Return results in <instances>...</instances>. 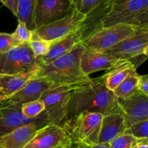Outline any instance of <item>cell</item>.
Here are the masks:
<instances>
[{"label": "cell", "mask_w": 148, "mask_h": 148, "mask_svg": "<svg viewBox=\"0 0 148 148\" xmlns=\"http://www.w3.org/2000/svg\"><path fill=\"white\" fill-rule=\"evenodd\" d=\"M120 111L118 99L106 88L103 77L101 76L92 78L90 82L72 91L66 106L64 122L83 111L106 116Z\"/></svg>", "instance_id": "6da1fadb"}, {"label": "cell", "mask_w": 148, "mask_h": 148, "mask_svg": "<svg viewBox=\"0 0 148 148\" xmlns=\"http://www.w3.org/2000/svg\"><path fill=\"white\" fill-rule=\"evenodd\" d=\"M85 48L81 44L46 65H40L34 78H42L53 85H75L88 82L92 78L80 67V56Z\"/></svg>", "instance_id": "7a4b0ae2"}, {"label": "cell", "mask_w": 148, "mask_h": 148, "mask_svg": "<svg viewBox=\"0 0 148 148\" xmlns=\"http://www.w3.org/2000/svg\"><path fill=\"white\" fill-rule=\"evenodd\" d=\"M119 24L148 28V0H110L101 27Z\"/></svg>", "instance_id": "3957f363"}, {"label": "cell", "mask_w": 148, "mask_h": 148, "mask_svg": "<svg viewBox=\"0 0 148 148\" xmlns=\"http://www.w3.org/2000/svg\"><path fill=\"white\" fill-rule=\"evenodd\" d=\"M103 116L98 113L83 111L77 116L64 121L62 127L76 146H90L98 144Z\"/></svg>", "instance_id": "277c9868"}, {"label": "cell", "mask_w": 148, "mask_h": 148, "mask_svg": "<svg viewBox=\"0 0 148 148\" xmlns=\"http://www.w3.org/2000/svg\"><path fill=\"white\" fill-rule=\"evenodd\" d=\"M137 30L133 26L124 24L98 27L85 38L81 45L85 50L104 52L122 40L134 36Z\"/></svg>", "instance_id": "5b68a950"}, {"label": "cell", "mask_w": 148, "mask_h": 148, "mask_svg": "<svg viewBox=\"0 0 148 148\" xmlns=\"http://www.w3.org/2000/svg\"><path fill=\"white\" fill-rule=\"evenodd\" d=\"M85 83L87 82L75 85H53L42 93L40 100L44 103V111L51 124L62 126L69 95L72 91Z\"/></svg>", "instance_id": "8992f818"}, {"label": "cell", "mask_w": 148, "mask_h": 148, "mask_svg": "<svg viewBox=\"0 0 148 148\" xmlns=\"http://www.w3.org/2000/svg\"><path fill=\"white\" fill-rule=\"evenodd\" d=\"M104 52L117 59L131 62L137 69L147 59L148 28L138 29L134 36Z\"/></svg>", "instance_id": "52a82bcc"}, {"label": "cell", "mask_w": 148, "mask_h": 148, "mask_svg": "<svg viewBox=\"0 0 148 148\" xmlns=\"http://www.w3.org/2000/svg\"><path fill=\"white\" fill-rule=\"evenodd\" d=\"M40 64L27 44L20 45L0 53V74L18 75L36 71Z\"/></svg>", "instance_id": "ba28073f"}, {"label": "cell", "mask_w": 148, "mask_h": 148, "mask_svg": "<svg viewBox=\"0 0 148 148\" xmlns=\"http://www.w3.org/2000/svg\"><path fill=\"white\" fill-rule=\"evenodd\" d=\"M86 18V15L73 7L64 17L35 29L33 31V34L40 38L54 43L80 27Z\"/></svg>", "instance_id": "9c48e42d"}, {"label": "cell", "mask_w": 148, "mask_h": 148, "mask_svg": "<svg viewBox=\"0 0 148 148\" xmlns=\"http://www.w3.org/2000/svg\"><path fill=\"white\" fill-rule=\"evenodd\" d=\"M72 8L69 0H38L35 11V29L64 17Z\"/></svg>", "instance_id": "30bf717a"}, {"label": "cell", "mask_w": 148, "mask_h": 148, "mask_svg": "<svg viewBox=\"0 0 148 148\" xmlns=\"http://www.w3.org/2000/svg\"><path fill=\"white\" fill-rule=\"evenodd\" d=\"M51 124L46 115L36 122L21 126L0 137V148H24L42 127Z\"/></svg>", "instance_id": "8fae6325"}, {"label": "cell", "mask_w": 148, "mask_h": 148, "mask_svg": "<svg viewBox=\"0 0 148 148\" xmlns=\"http://www.w3.org/2000/svg\"><path fill=\"white\" fill-rule=\"evenodd\" d=\"M70 143L62 126L48 124L40 129L24 148H58Z\"/></svg>", "instance_id": "7c38bea8"}, {"label": "cell", "mask_w": 148, "mask_h": 148, "mask_svg": "<svg viewBox=\"0 0 148 148\" xmlns=\"http://www.w3.org/2000/svg\"><path fill=\"white\" fill-rule=\"evenodd\" d=\"M53 85L51 82L42 78H33L18 92L0 102V106L21 107L23 104L39 100L43 92Z\"/></svg>", "instance_id": "4fadbf2b"}, {"label": "cell", "mask_w": 148, "mask_h": 148, "mask_svg": "<svg viewBox=\"0 0 148 148\" xmlns=\"http://www.w3.org/2000/svg\"><path fill=\"white\" fill-rule=\"evenodd\" d=\"M118 99L120 109L124 114L128 128L139 121L148 120V96L140 91L125 100Z\"/></svg>", "instance_id": "5bb4252c"}, {"label": "cell", "mask_w": 148, "mask_h": 148, "mask_svg": "<svg viewBox=\"0 0 148 148\" xmlns=\"http://www.w3.org/2000/svg\"><path fill=\"white\" fill-rule=\"evenodd\" d=\"M127 62L129 61L117 59L105 52L85 49L80 56V67L82 72L89 76L99 71L110 70Z\"/></svg>", "instance_id": "9a60e30c"}, {"label": "cell", "mask_w": 148, "mask_h": 148, "mask_svg": "<svg viewBox=\"0 0 148 148\" xmlns=\"http://www.w3.org/2000/svg\"><path fill=\"white\" fill-rule=\"evenodd\" d=\"M46 115V112L43 111L37 118L30 119L23 115L21 107L0 106V137L8 134L21 126L36 122Z\"/></svg>", "instance_id": "2e32d148"}, {"label": "cell", "mask_w": 148, "mask_h": 148, "mask_svg": "<svg viewBox=\"0 0 148 148\" xmlns=\"http://www.w3.org/2000/svg\"><path fill=\"white\" fill-rule=\"evenodd\" d=\"M83 32L84 27L82 24L80 27L72 32L67 36L53 43L47 54L38 58L39 64H48L56 58L67 53L77 45L81 44L83 40Z\"/></svg>", "instance_id": "e0dca14e"}, {"label": "cell", "mask_w": 148, "mask_h": 148, "mask_svg": "<svg viewBox=\"0 0 148 148\" xmlns=\"http://www.w3.org/2000/svg\"><path fill=\"white\" fill-rule=\"evenodd\" d=\"M127 129L122 111L103 116L98 143L110 144L118 136L124 132Z\"/></svg>", "instance_id": "ac0fdd59"}, {"label": "cell", "mask_w": 148, "mask_h": 148, "mask_svg": "<svg viewBox=\"0 0 148 148\" xmlns=\"http://www.w3.org/2000/svg\"><path fill=\"white\" fill-rule=\"evenodd\" d=\"M37 71L18 75L0 74V94L4 97V100L9 98L34 78Z\"/></svg>", "instance_id": "d6986e66"}, {"label": "cell", "mask_w": 148, "mask_h": 148, "mask_svg": "<svg viewBox=\"0 0 148 148\" xmlns=\"http://www.w3.org/2000/svg\"><path fill=\"white\" fill-rule=\"evenodd\" d=\"M135 72H137L135 66L131 62H127L108 70L103 77L106 88L113 92L126 78Z\"/></svg>", "instance_id": "ffe728a7"}, {"label": "cell", "mask_w": 148, "mask_h": 148, "mask_svg": "<svg viewBox=\"0 0 148 148\" xmlns=\"http://www.w3.org/2000/svg\"><path fill=\"white\" fill-rule=\"evenodd\" d=\"M38 0H19L16 17L30 30H35V11Z\"/></svg>", "instance_id": "44dd1931"}, {"label": "cell", "mask_w": 148, "mask_h": 148, "mask_svg": "<svg viewBox=\"0 0 148 148\" xmlns=\"http://www.w3.org/2000/svg\"><path fill=\"white\" fill-rule=\"evenodd\" d=\"M139 77L140 75L137 72L130 75L113 91L114 95L119 99L125 100L135 94L138 91L137 82Z\"/></svg>", "instance_id": "7402d4cb"}, {"label": "cell", "mask_w": 148, "mask_h": 148, "mask_svg": "<svg viewBox=\"0 0 148 148\" xmlns=\"http://www.w3.org/2000/svg\"><path fill=\"white\" fill-rule=\"evenodd\" d=\"M52 44L53 43L51 41L40 38L38 36L33 34V36L27 45L31 49L36 57L40 58L47 54Z\"/></svg>", "instance_id": "603a6c76"}, {"label": "cell", "mask_w": 148, "mask_h": 148, "mask_svg": "<svg viewBox=\"0 0 148 148\" xmlns=\"http://www.w3.org/2000/svg\"><path fill=\"white\" fill-rule=\"evenodd\" d=\"M45 111V105L39 100L23 104L21 106V112L25 118L33 119L37 118Z\"/></svg>", "instance_id": "cb8c5ba5"}, {"label": "cell", "mask_w": 148, "mask_h": 148, "mask_svg": "<svg viewBox=\"0 0 148 148\" xmlns=\"http://www.w3.org/2000/svg\"><path fill=\"white\" fill-rule=\"evenodd\" d=\"M110 0H79L75 8L85 15H88L97 9L108 4Z\"/></svg>", "instance_id": "d4e9b609"}, {"label": "cell", "mask_w": 148, "mask_h": 148, "mask_svg": "<svg viewBox=\"0 0 148 148\" xmlns=\"http://www.w3.org/2000/svg\"><path fill=\"white\" fill-rule=\"evenodd\" d=\"M124 133L131 134L137 140L148 139V120L139 121L126 129Z\"/></svg>", "instance_id": "484cf974"}, {"label": "cell", "mask_w": 148, "mask_h": 148, "mask_svg": "<svg viewBox=\"0 0 148 148\" xmlns=\"http://www.w3.org/2000/svg\"><path fill=\"white\" fill-rule=\"evenodd\" d=\"M12 34L20 45L28 44L33 36V30L27 28L23 23L18 22L15 31Z\"/></svg>", "instance_id": "4316f807"}, {"label": "cell", "mask_w": 148, "mask_h": 148, "mask_svg": "<svg viewBox=\"0 0 148 148\" xmlns=\"http://www.w3.org/2000/svg\"><path fill=\"white\" fill-rule=\"evenodd\" d=\"M137 139L134 138L131 134L123 133L114 139L111 143V148H131L137 142Z\"/></svg>", "instance_id": "83f0119b"}, {"label": "cell", "mask_w": 148, "mask_h": 148, "mask_svg": "<svg viewBox=\"0 0 148 148\" xmlns=\"http://www.w3.org/2000/svg\"><path fill=\"white\" fill-rule=\"evenodd\" d=\"M20 46L12 33H0V53L9 51L13 48Z\"/></svg>", "instance_id": "f1b7e54d"}, {"label": "cell", "mask_w": 148, "mask_h": 148, "mask_svg": "<svg viewBox=\"0 0 148 148\" xmlns=\"http://www.w3.org/2000/svg\"><path fill=\"white\" fill-rule=\"evenodd\" d=\"M137 90L144 94L145 95L148 96V75H140L137 82Z\"/></svg>", "instance_id": "f546056e"}, {"label": "cell", "mask_w": 148, "mask_h": 148, "mask_svg": "<svg viewBox=\"0 0 148 148\" xmlns=\"http://www.w3.org/2000/svg\"><path fill=\"white\" fill-rule=\"evenodd\" d=\"M1 3L11 11V12L16 17L18 8L19 0H0Z\"/></svg>", "instance_id": "4dcf8cb0"}, {"label": "cell", "mask_w": 148, "mask_h": 148, "mask_svg": "<svg viewBox=\"0 0 148 148\" xmlns=\"http://www.w3.org/2000/svg\"><path fill=\"white\" fill-rule=\"evenodd\" d=\"M131 148H148V139L137 140V143Z\"/></svg>", "instance_id": "1f68e13d"}, {"label": "cell", "mask_w": 148, "mask_h": 148, "mask_svg": "<svg viewBox=\"0 0 148 148\" xmlns=\"http://www.w3.org/2000/svg\"><path fill=\"white\" fill-rule=\"evenodd\" d=\"M77 148H111L110 144L107 143H98L90 146H76Z\"/></svg>", "instance_id": "d6a6232c"}, {"label": "cell", "mask_w": 148, "mask_h": 148, "mask_svg": "<svg viewBox=\"0 0 148 148\" xmlns=\"http://www.w3.org/2000/svg\"><path fill=\"white\" fill-rule=\"evenodd\" d=\"M72 143H68V144L64 145L61 146V147L58 148H72Z\"/></svg>", "instance_id": "836d02e7"}, {"label": "cell", "mask_w": 148, "mask_h": 148, "mask_svg": "<svg viewBox=\"0 0 148 148\" xmlns=\"http://www.w3.org/2000/svg\"><path fill=\"white\" fill-rule=\"evenodd\" d=\"M79 1V0H72V6H73V7H75V6L77 5V4Z\"/></svg>", "instance_id": "e575fe53"}, {"label": "cell", "mask_w": 148, "mask_h": 148, "mask_svg": "<svg viewBox=\"0 0 148 148\" xmlns=\"http://www.w3.org/2000/svg\"><path fill=\"white\" fill-rule=\"evenodd\" d=\"M4 97H3L2 95H1V94H0V102H1V101H4Z\"/></svg>", "instance_id": "d590c367"}, {"label": "cell", "mask_w": 148, "mask_h": 148, "mask_svg": "<svg viewBox=\"0 0 148 148\" xmlns=\"http://www.w3.org/2000/svg\"><path fill=\"white\" fill-rule=\"evenodd\" d=\"M69 1H70V2H71V4H72V0H69Z\"/></svg>", "instance_id": "8d00e7d4"}, {"label": "cell", "mask_w": 148, "mask_h": 148, "mask_svg": "<svg viewBox=\"0 0 148 148\" xmlns=\"http://www.w3.org/2000/svg\"><path fill=\"white\" fill-rule=\"evenodd\" d=\"M72 148H73V147H72ZM74 148H77V147H74Z\"/></svg>", "instance_id": "74e56055"}]
</instances>
